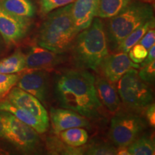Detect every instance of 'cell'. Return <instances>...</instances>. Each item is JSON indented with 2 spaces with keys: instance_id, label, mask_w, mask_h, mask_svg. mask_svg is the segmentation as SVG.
I'll list each match as a JSON object with an SVG mask.
<instances>
[{
  "instance_id": "1",
  "label": "cell",
  "mask_w": 155,
  "mask_h": 155,
  "mask_svg": "<svg viewBox=\"0 0 155 155\" xmlns=\"http://www.w3.org/2000/svg\"><path fill=\"white\" fill-rule=\"evenodd\" d=\"M54 97L61 108L86 118L99 116L102 106L95 86V76L84 69H67L55 76Z\"/></svg>"
},
{
  "instance_id": "2",
  "label": "cell",
  "mask_w": 155,
  "mask_h": 155,
  "mask_svg": "<svg viewBox=\"0 0 155 155\" xmlns=\"http://www.w3.org/2000/svg\"><path fill=\"white\" fill-rule=\"evenodd\" d=\"M108 50L105 25L101 18L96 17L88 28L78 32L70 52L78 68L98 71Z\"/></svg>"
},
{
  "instance_id": "3",
  "label": "cell",
  "mask_w": 155,
  "mask_h": 155,
  "mask_svg": "<svg viewBox=\"0 0 155 155\" xmlns=\"http://www.w3.org/2000/svg\"><path fill=\"white\" fill-rule=\"evenodd\" d=\"M78 31L71 15V4L48 13L40 27L38 45L59 54L70 51Z\"/></svg>"
},
{
  "instance_id": "4",
  "label": "cell",
  "mask_w": 155,
  "mask_h": 155,
  "mask_svg": "<svg viewBox=\"0 0 155 155\" xmlns=\"http://www.w3.org/2000/svg\"><path fill=\"white\" fill-rule=\"evenodd\" d=\"M153 18L154 9L150 3L132 0L119 14L110 18L105 26L108 49L115 52L131 32Z\"/></svg>"
},
{
  "instance_id": "5",
  "label": "cell",
  "mask_w": 155,
  "mask_h": 155,
  "mask_svg": "<svg viewBox=\"0 0 155 155\" xmlns=\"http://www.w3.org/2000/svg\"><path fill=\"white\" fill-rule=\"evenodd\" d=\"M147 121L134 109L119 108L111 121L108 137L116 147H128L147 129Z\"/></svg>"
},
{
  "instance_id": "6",
  "label": "cell",
  "mask_w": 155,
  "mask_h": 155,
  "mask_svg": "<svg viewBox=\"0 0 155 155\" xmlns=\"http://www.w3.org/2000/svg\"><path fill=\"white\" fill-rule=\"evenodd\" d=\"M4 124V137L25 154L37 152L40 147L39 134L26 124L6 111L0 110Z\"/></svg>"
},
{
  "instance_id": "7",
  "label": "cell",
  "mask_w": 155,
  "mask_h": 155,
  "mask_svg": "<svg viewBox=\"0 0 155 155\" xmlns=\"http://www.w3.org/2000/svg\"><path fill=\"white\" fill-rule=\"evenodd\" d=\"M118 94L128 108L138 110L153 101V93L148 83L139 77L136 68H131L118 81Z\"/></svg>"
},
{
  "instance_id": "8",
  "label": "cell",
  "mask_w": 155,
  "mask_h": 155,
  "mask_svg": "<svg viewBox=\"0 0 155 155\" xmlns=\"http://www.w3.org/2000/svg\"><path fill=\"white\" fill-rule=\"evenodd\" d=\"M30 27V19L15 16L0 7V35L7 45H15L23 40Z\"/></svg>"
},
{
  "instance_id": "9",
  "label": "cell",
  "mask_w": 155,
  "mask_h": 155,
  "mask_svg": "<svg viewBox=\"0 0 155 155\" xmlns=\"http://www.w3.org/2000/svg\"><path fill=\"white\" fill-rule=\"evenodd\" d=\"M26 70V72L19 75L17 86L32 95L41 103H45L49 91V74L47 71Z\"/></svg>"
},
{
  "instance_id": "10",
  "label": "cell",
  "mask_w": 155,
  "mask_h": 155,
  "mask_svg": "<svg viewBox=\"0 0 155 155\" xmlns=\"http://www.w3.org/2000/svg\"><path fill=\"white\" fill-rule=\"evenodd\" d=\"M108 54L102 62L99 71L106 80L111 83H116L131 68L139 69V64L134 63L127 53L124 52H114Z\"/></svg>"
},
{
  "instance_id": "11",
  "label": "cell",
  "mask_w": 155,
  "mask_h": 155,
  "mask_svg": "<svg viewBox=\"0 0 155 155\" xmlns=\"http://www.w3.org/2000/svg\"><path fill=\"white\" fill-rule=\"evenodd\" d=\"M65 54H59L40 47L33 46L25 55V69L49 71L66 61Z\"/></svg>"
},
{
  "instance_id": "12",
  "label": "cell",
  "mask_w": 155,
  "mask_h": 155,
  "mask_svg": "<svg viewBox=\"0 0 155 155\" xmlns=\"http://www.w3.org/2000/svg\"><path fill=\"white\" fill-rule=\"evenodd\" d=\"M12 104L26 110L40 121L49 126L47 110L38 98L18 87H13L6 98Z\"/></svg>"
},
{
  "instance_id": "13",
  "label": "cell",
  "mask_w": 155,
  "mask_h": 155,
  "mask_svg": "<svg viewBox=\"0 0 155 155\" xmlns=\"http://www.w3.org/2000/svg\"><path fill=\"white\" fill-rule=\"evenodd\" d=\"M50 118L54 133L57 135L61 131L71 128L90 127L88 118L67 108H51Z\"/></svg>"
},
{
  "instance_id": "14",
  "label": "cell",
  "mask_w": 155,
  "mask_h": 155,
  "mask_svg": "<svg viewBox=\"0 0 155 155\" xmlns=\"http://www.w3.org/2000/svg\"><path fill=\"white\" fill-rule=\"evenodd\" d=\"M98 6V0H75L71 4V15L78 32L90 26L96 17Z\"/></svg>"
},
{
  "instance_id": "15",
  "label": "cell",
  "mask_w": 155,
  "mask_h": 155,
  "mask_svg": "<svg viewBox=\"0 0 155 155\" xmlns=\"http://www.w3.org/2000/svg\"><path fill=\"white\" fill-rule=\"evenodd\" d=\"M95 86L101 103L109 111H118L121 106V101L114 83L109 82L105 78L97 77L95 78Z\"/></svg>"
},
{
  "instance_id": "16",
  "label": "cell",
  "mask_w": 155,
  "mask_h": 155,
  "mask_svg": "<svg viewBox=\"0 0 155 155\" xmlns=\"http://www.w3.org/2000/svg\"><path fill=\"white\" fill-rule=\"evenodd\" d=\"M0 110L8 111L13 114L15 117L23 123L26 124L34 129L38 134H44L48 130L49 126L46 125L26 110L12 104L7 99L0 101Z\"/></svg>"
},
{
  "instance_id": "17",
  "label": "cell",
  "mask_w": 155,
  "mask_h": 155,
  "mask_svg": "<svg viewBox=\"0 0 155 155\" xmlns=\"http://www.w3.org/2000/svg\"><path fill=\"white\" fill-rule=\"evenodd\" d=\"M0 7L22 18L30 19L35 15V7L31 0H0Z\"/></svg>"
},
{
  "instance_id": "18",
  "label": "cell",
  "mask_w": 155,
  "mask_h": 155,
  "mask_svg": "<svg viewBox=\"0 0 155 155\" xmlns=\"http://www.w3.org/2000/svg\"><path fill=\"white\" fill-rule=\"evenodd\" d=\"M25 70V55L17 50L11 55L0 60V73L13 74Z\"/></svg>"
},
{
  "instance_id": "19",
  "label": "cell",
  "mask_w": 155,
  "mask_h": 155,
  "mask_svg": "<svg viewBox=\"0 0 155 155\" xmlns=\"http://www.w3.org/2000/svg\"><path fill=\"white\" fill-rule=\"evenodd\" d=\"M132 0H98L96 17L101 19H110L129 5Z\"/></svg>"
},
{
  "instance_id": "20",
  "label": "cell",
  "mask_w": 155,
  "mask_h": 155,
  "mask_svg": "<svg viewBox=\"0 0 155 155\" xmlns=\"http://www.w3.org/2000/svg\"><path fill=\"white\" fill-rule=\"evenodd\" d=\"M152 28H154V18L149 20L148 22L139 26L132 32H131L119 45V47L116 48L115 52H124V53H128L131 48L135 44L138 43L144 35Z\"/></svg>"
},
{
  "instance_id": "21",
  "label": "cell",
  "mask_w": 155,
  "mask_h": 155,
  "mask_svg": "<svg viewBox=\"0 0 155 155\" xmlns=\"http://www.w3.org/2000/svg\"><path fill=\"white\" fill-rule=\"evenodd\" d=\"M47 147L50 154L80 155L84 154L86 150V147H83V146L77 147L69 146L55 137H48Z\"/></svg>"
},
{
  "instance_id": "22",
  "label": "cell",
  "mask_w": 155,
  "mask_h": 155,
  "mask_svg": "<svg viewBox=\"0 0 155 155\" xmlns=\"http://www.w3.org/2000/svg\"><path fill=\"white\" fill-rule=\"evenodd\" d=\"M64 143L72 147H81L88 142V134L82 127H75L62 131L58 134Z\"/></svg>"
},
{
  "instance_id": "23",
  "label": "cell",
  "mask_w": 155,
  "mask_h": 155,
  "mask_svg": "<svg viewBox=\"0 0 155 155\" xmlns=\"http://www.w3.org/2000/svg\"><path fill=\"white\" fill-rule=\"evenodd\" d=\"M128 150L129 155H154V141L149 136H140L128 146Z\"/></svg>"
},
{
  "instance_id": "24",
  "label": "cell",
  "mask_w": 155,
  "mask_h": 155,
  "mask_svg": "<svg viewBox=\"0 0 155 155\" xmlns=\"http://www.w3.org/2000/svg\"><path fill=\"white\" fill-rule=\"evenodd\" d=\"M19 75L0 73V101L3 100L8 95L12 88L17 84Z\"/></svg>"
},
{
  "instance_id": "25",
  "label": "cell",
  "mask_w": 155,
  "mask_h": 155,
  "mask_svg": "<svg viewBox=\"0 0 155 155\" xmlns=\"http://www.w3.org/2000/svg\"><path fill=\"white\" fill-rule=\"evenodd\" d=\"M117 149L108 143H94L86 147L84 154L89 155H115Z\"/></svg>"
},
{
  "instance_id": "26",
  "label": "cell",
  "mask_w": 155,
  "mask_h": 155,
  "mask_svg": "<svg viewBox=\"0 0 155 155\" xmlns=\"http://www.w3.org/2000/svg\"><path fill=\"white\" fill-rule=\"evenodd\" d=\"M75 0H40V11L42 14H48L54 9L74 2Z\"/></svg>"
},
{
  "instance_id": "27",
  "label": "cell",
  "mask_w": 155,
  "mask_h": 155,
  "mask_svg": "<svg viewBox=\"0 0 155 155\" xmlns=\"http://www.w3.org/2000/svg\"><path fill=\"white\" fill-rule=\"evenodd\" d=\"M130 60L134 63H141L146 58L148 50L141 44L137 43L128 52Z\"/></svg>"
},
{
  "instance_id": "28",
  "label": "cell",
  "mask_w": 155,
  "mask_h": 155,
  "mask_svg": "<svg viewBox=\"0 0 155 155\" xmlns=\"http://www.w3.org/2000/svg\"><path fill=\"white\" fill-rule=\"evenodd\" d=\"M139 69L140 71H138L139 77L144 82L153 84L155 80V61Z\"/></svg>"
},
{
  "instance_id": "29",
  "label": "cell",
  "mask_w": 155,
  "mask_h": 155,
  "mask_svg": "<svg viewBox=\"0 0 155 155\" xmlns=\"http://www.w3.org/2000/svg\"><path fill=\"white\" fill-rule=\"evenodd\" d=\"M155 42V30L154 28H150L141 38L138 43L141 44L146 48L147 50H150L151 47H152Z\"/></svg>"
},
{
  "instance_id": "30",
  "label": "cell",
  "mask_w": 155,
  "mask_h": 155,
  "mask_svg": "<svg viewBox=\"0 0 155 155\" xmlns=\"http://www.w3.org/2000/svg\"><path fill=\"white\" fill-rule=\"evenodd\" d=\"M146 120L147 123L150 124L151 127H154L155 126V106L154 103L148 105L146 107Z\"/></svg>"
},
{
  "instance_id": "31",
  "label": "cell",
  "mask_w": 155,
  "mask_h": 155,
  "mask_svg": "<svg viewBox=\"0 0 155 155\" xmlns=\"http://www.w3.org/2000/svg\"><path fill=\"white\" fill-rule=\"evenodd\" d=\"M154 58H155V45L151 47L150 48V50H148V53H147V55L145 59L141 62V63H139V67L143 68L146 65H149L151 63H152L153 61H154Z\"/></svg>"
},
{
  "instance_id": "32",
  "label": "cell",
  "mask_w": 155,
  "mask_h": 155,
  "mask_svg": "<svg viewBox=\"0 0 155 155\" xmlns=\"http://www.w3.org/2000/svg\"><path fill=\"white\" fill-rule=\"evenodd\" d=\"M117 149L116 154L119 155H129L128 147H119Z\"/></svg>"
},
{
  "instance_id": "33",
  "label": "cell",
  "mask_w": 155,
  "mask_h": 155,
  "mask_svg": "<svg viewBox=\"0 0 155 155\" xmlns=\"http://www.w3.org/2000/svg\"><path fill=\"white\" fill-rule=\"evenodd\" d=\"M6 46H7V44L5 43V40L2 37L1 35H0V56L2 55L6 49Z\"/></svg>"
},
{
  "instance_id": "34",
  "label": "cell",
  "mask_w": 155,
  "mask_h": 155,
  "mask_svg": "<svg viewBox=\"0 0 155 155\" xmlns=\"http://www.w3.org/2000/svg\"><path fill=\"white\" fill-rule=\"evenodd\" d=\"M4 137V124L2 119L1 116H0V138H3Z\"/></svg>"
},
{
  "instance_id": "35",
  "label": "cell",
  "mask_w": 155,
  "mask_h": 155,
  "mask_svg": "<svg viewBox=\"0 0 155 155\" xmlns=\"http://www.w3.org/2000/svg\"><path fill=\"white\" fill-rule=\"evenodd\" d=\"M141 1H144V2H146L152 4L153 2H154V0H141Z\"/></svg>"
}]
</instances>
